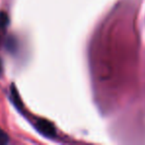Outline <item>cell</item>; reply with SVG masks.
<instances>
[{
	"label": "cell",
	"mask_w": 145,
	"mask_h": 145,
	"mask_svg": "<svg viewBox=\"0 0 145 145\" xmlns=\"http://www.w3.org/2000/svg\"><path fill=\"white\" fill-rule=\"evenodd\" d=\"M38 129L45 135L48 136H53L55 133L54 127L51 123L47 122V121H40L38 122Z\"/></svg>",
	"instance_id": "cell-1"
},
{
	"label": "cell",
	"mask_w": 145,
	"mask_h": 145,
	"mask_svg": "<svg viewBox=\"0 0 145 145\" xmlns=\"http://www.w3.org/2000/svg\"><path fill=\"white\" fill-rule=\"evenodd\" d=\"M9 142V137L2 129H0V145L7 144Z\"/></svg>",
	"instance_id": "cell-2"
}]
</instances>
